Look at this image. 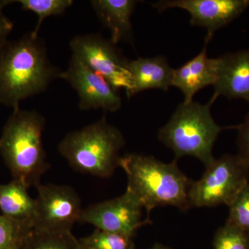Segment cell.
<instances>
[{"label":"cell","mask_w":249,"mask_h":249,"mask_svg":"<svg viewBox=\"0 0 249 249\" xmlns=\"http://www.w3.org/2000/svg\"><path fill=\"white\" fill-rule=\"evenodd\" d=\"M72 55L102 76L116 90L130 87L129 60L110 40L99 34L77 36L70 42Z\"/></svg>","instance_id":"52a82bcc"},{"label":"cell","mask_w":249,"mask_h":249,"mask_svg":"<svg viewBox=\"0 0 249 249\" xmlns=\"http://www.w3.org/2000/svg\"><path fill=\"white\" fill-rule=\"evenodd\" d=\"M149 249H171L169 248V247H165V246L161 245V244H155L153 247H152L151 248Z\"/></svg>","instance_id":"d4e9b609"},{"label":"cell","mask_w":249,"mask_h":249,"mask_svg":"<svg viewBox=\"0 0 249 249\" xmlns=\"http://www.w3.org/2000/svg\"><path fill=\"white\" fill-rule=\"evenodd\" d=\"M217 58L214 85L216 98L241 99L249 103V48L227 53Z\"/></svg>","instance_id":"7c38bea8"},{"label":"cell","mask_w":249,"mask_h":249,"mask_svg":"<svg viewBox=\"0 0 249 249\" xmlns=\"http://www.w3.org/2000/svg\"><path fill=\"white\" fill-rule=\"evenodd\" d=\"M12 3H17L22 9L31 11L37 16V22L33 32L38 35L42 22L46 18L58 16L65 14L72 4V0H2L0 1V7L4 8Z\"/></svg>","instance_id":"e0dca14e"},{"label":"cell","mask_w":249,"mask_h":249,"mask_svg":"<svg viewBox=\"0 0 249 249\" xmlns=\"http://www.w3.org/2000/svg\"><path fill=\"white\" fill-rule=\"evenodd\" d=\"M14 24L3 13V8L0 7V49L7 42L8 36L12 31Z\"/></svg>","instance_id":"cb8c5ba5"},{"label":"cell","mask_w":249,"mask_h":249,"mask_svg":"<svg viewBox=\"0 0 249 249\" xmlns=\"http://www.w3.org/2000/svg\"><path fill=\"white\" fill-rule=\"evenodd\" d=\"M142 209L135 196L126 191L123 196L83 209L79 222L134 237L141 227L150 223V220H142Z\"/></svg>","instance_id":"9c48e42d"},{"label":"cell","mask_w":249,"mask_h":249,"mask_svg":"<svg viewBox=\"0 0 249 249\" xmlns=\"http://www.w3.org/2000/svg\"><path fill=\"white\" fill-rule=\"evenodd\" d=\"M213 249H249V234L225 224L214 234Z\"/></svg>","instance_id":"44dd1931"},{"label":"cell","mask_w":249,"mask_h":249,"mask_svg":"<svg viewBox=\"0 0 249 249\" xmlns=\"http://www.w3.org/2000/svg\"><path fill=\"white\" fill-rule=\"evenodd\" d=\"M32 228L0 214V249H24Z\"/></svg>","instance_id":"ffe728a7"},{"label":"cell","mask_w":249,"mask_h":249,"mask_svg":"<svg viewBox=\"0 0 249 249\" xmlns=\"http://www.w3.org/2000/svg\"><path fill=\"white\" fill-rule=\"evenodd\" d=\"M214 101L212 98L207 104L194 101L181 103L159 131V139L173 150L175 160L191 156L201 160L206 168L215 160L213 148L219 134L225 129H236V126L222 127L214 121L211 114Z\"/></svg>","instance_id":"277c9868"},{"label":"cell","mask_w":249,"mask_h":249,"mask_svg":"<svg viewBox=\"0 0 249 249\" xmlns=\"http://www.w3.org/2000/svg\"><path fill=\"white\" fill-rule=\"evenodd\" d=\"M130 87L126 91L131 98L147 89L167 91L172 87L174 69L162 55L152 58H138L129 60Z\"/></svg>","instance_id":"4fadbf2b"},{"label":"cell","mask_w":249,"mask_h":249,"mask_svg":"<svg viewBox=\"0 0 249 249\" xmlns=\"http://www.w3.org/2000/svg\"><path fill=\"white\" fill-rule=\"evenodd\" d=\"M61 70L47 56L45 42L34 32L7 41L0 49V103L13 108L45 92Z\"/></svg>","instance_id":"6da1fadb"},{"label":"cell","mask_w":249,"mask_h":249,"mask_svg":"<svg viewBox=\"0 0 249 249\" xmlns=\"http://www.w3.org/2000/svg\"><path fill=\"white\" fill-rule=\"evenodd\" d=\"M229 208V217L226 224L238 228L249 234V183L242 189Z\"/></svg>","instance_id":"7402d4cb"},{"label":"cell","mask_w":249,"mask_h":249,"mask_svg":"<svg viewBox=\"0 0 249 249\" xmlns=\"http://www.w3.org/2000/svg\"><path fill=\"white\" fill-rule=\"evenodd\" d=\"M78 241L81 249H136L133 237L97 229Z\"/></svg>","instance_id":"d6986e66"},{"label":"cell","mask_w":249,"mask_h":249,"mask_svg":"<svg viewBox=\"0 0 249 249\" xmlns=\"http://www.w3.org/2000/svg\"><path fill=\"white\" fill-rule=\"evenodd\" d=\"M36 214L33 229L51 232H71L79 222L83 209L78 195L71 187L55 184L37 186Z\"/></svg>","instance_id":"ba28073f"},{"label":"cell","mask_w":249,"mask_h":249,"mask_svg":"<svg viewBox=\"0 0 249 249\" xmlns=\"http://www.w3.org/2000/svg\"><path fill=\"white\" fill-rule=\"evenodd\" d=\"M236 129L238 131L237 155L249 165V110L245 120L239 125H236Z\"/></svg>","instance_id":"603a6c76"},{"label":"cell","mask_w":249,"mask_h":249,"mask_svg":"<svg viewBox=\"0 0 249 249\" xmlns=\"http://www.w3.org/2000/svg\"><path fill=\"white\" fill-rule=\"evenodd\" d=\"M152 6L160 13L171 9L186 11L191 16L192 26L207 31V45L216 31L229 25L248 9L249 0H161Z\"/></svg>","instance_id":"30bf717a"},{"label":"cell","mask_w":249,"mask_h":249,"mask_svg":"<svg viewBox=\"0 0 249 249\" xmlns=\"http://www.w3.org/2000/svg\"><path fill=\"white\" fill-rule=\"evenodd\" d=\"M45 124L40 113L18 107L13 109L0 138V155L13 179L28 188L40 183L50 168L42 142Z\"/></svg>","instance_id":"3957f363"},{"label":"cell","mask_w":249,"mask_h":249,"mask_svg":"<svg viewBox=\"0 0 249 249\" xmlns=\"http://www.w3.org/2000/svg\"><path fill=\"white\" fill-rule=\"evenodd\" d=\"M119 167L127 175L126 191L146 211L147 219L158 206L191 209L188 192L192 181L178 168L176 160L165 163L152 156L130 153L121 157Z\"/></svg>","instance_id":"7a4b0ae2"},{"label":"cell","mask_w":249,"mask_h":249,"mask_svg":"<svg viewBox=\"0 0 249 249\" xmlns=\"http://www.w3.org/2000/svg\"><path fill=\"white\" fill-rule=\"evenodd\" d=\"M93 11L105 27L110 31L109 40L119 42L132 38L131 18L138 1L135 0H92Z\"/></svg>","instance_id":"9a60e30c"},{"label":"cell","mask_w":249,"mask_h":249,"mask_svg":"<svg viewBox=\"0 0 249 249\" xmlns=\"http://www.w3.org/2000/svg\"><path fill=\"white\" fill-rule=\"evenodd\" d=\"M60 78L68 82L76 91L79 97L78 106L82 110L101 109L115 112L122 106V99L118 91L102 76L73 55Z\"/></svg>","instance_id":"8fae6325"},{"label":"cell","mask_w":249,"mask_h":249,"mask_svg":"<svg viewBox=\"0 0 249 249\" xmlns=\"http://www.w3.org/2000/svg\"><path fill=\"white\" fill-rule=\"evenodd\" d=\"M124 144L121 131L104 116L67 134L59 143L58 151L76 171L108 178L119 166V152Z\"/></svg>","instance_id":"5b68a950"},{"label":"cell","mask_w":249,"mask_h":249,"mask_svg":"<svg viewBox=\"0 0 249 249\" xmlns=\"http://www.w3.org/2000/svg\"><path fill=\"white\" fill-rule=\"evenodd\" d=\"M206 45L196 57L174 69L172 87L178 88L183 93V103L191 102L198 91L213 85L215 81L217 58H209Z\"/></svg>","instance_id":"5bb4252c"},{"label":"cell","mask_w":249,"mask_h":249,"mask_svg":"<svg viewBox=\"0 0 249 249\" xmlns=\"http://www.w3.org/2000/svg\"><path fill=\"white\" fill-rule=\"evenodd\" d=\"M0 211L5 217L34 228L36 200L23 183L14 179L0 183Z\"/></svg>","instance_id":"2e32d148"},{"label":"cell","mask_w":249,"mask_h":249,"mask_svg":"<svg viewBox=\"0 0 249 249\" xmlns=\"http://www.w3.org/2000/svg\"><path fill=\"white\" fill-rule=\"evenodd\" d=\"M249 165L238 155L225 154L206 167L188 192L191 207L229 206L249 183Z\"/></svg>","instance_id":"8992f818"},{"label":"cell","mask_w":249,"mask_h":249,"mask_svg":"<svg viewBox=\"0 0 249 249\" xmlns=\"http://www.w3.org/2000/svg\"><path fill=\"white\" fill-rule=\"evenodd\" d=\"M24 249H81L71 232H51L31 231Z\"/></svg>","instance_id":"ac0fdd59"}]
</instances>
